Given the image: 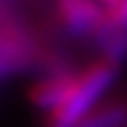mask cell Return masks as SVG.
I'll use <instances>...</instances> for the list:
<instances>
[{
  "mask_svg": "<svg viewBox=\"0 0 127 127\" xmlns=\"http://www.w3.org/2000/svg\"><path fill=\"white\" fill-rule=\"evenodd\" d=\"M18 59L20 57H8V55H0V78L10 74L12 70H16L18 66Z\"/></svg>",
  "mask_w": 127,
  "mask_h": 127,
  "instance_id": "obj_6",
  "label": "cell"
},
{
  "mask_svg": "<svg viewBox=\"0 0 127 127\" xmlns=\"http://www.w3.org/2000/svg\"><path fill=\"white\" fill-rule=\"evenodd\" d=\"M106 24L111 30H127V0H113L108 8Z\"/></svg>",
  "mask_w": 127,
  "mask_h": 127,
  "instance_id": "obj_5",
  "label": "cell"
},
{
  "mask_svg": "<svg viewBox=\"0 0 127 127\" xmlns=\"http://www.w3.org/2000/svg\"><path fill=\"white\" fill-rule=\"evenodd\" d=\"M74 72H53L45 78L37 80L30 88V102H32L35 108L39 110L53 111L61 102L64 100L66 92L70 90L72 86V80H74Z\"/></svg>",
  "mask_w": 127,
  "mask_h": 127,
  "instance_id": "obj_3",
  "label": "cell"
},
{
  "mask_svg": "<svg viewBox=\"0 0 127 127\" xmlns=\"http://www.w3.org/2000/svg\"><path fill=\"white\" fill-rule=\"evenodd\" d=\"M117 76V64L100 59L78 72L64 100L47 113V127H78Z\"/></svg>",
  "mask_w": 127,
  "mask_h": 127,
  "instance_id": "obj_1",
  "label": "cell"
},
{
  "mask_svg": "<svg viewBox=\"0 0 127 127\" xmlns=\"http://www.w3.org/2000/svg\"><path fill=\"white\" fill-rule=\"evenodd\" d=\"M98 2H100L102 6H106V10H108V8H110L111 4H113V0H98Z\"/></svg>",
  "mask_w": 127,
  "mask_h": 127,
  "instance_id": "obj_7",
  "label": "cell"
},
{
  "mask_svg": "<svg viewBox=\"0 0 127 127\" xmlns=\"http://www.w3.org/2000/svg\"><path fill=\"white\" fill-rule=\"evenodd\" d=\"M106 14V6L98 0H57L59 24L72 35H96Z\"/></svg>",
  "mask_w": 127,
  "mask_h": 127,
  "instance_id": "obj_2",
  "label": "cell"
},
{
  "mask_svg": "<svg viewBox=\"0 0 127 127\" xmlns=\"http://www.w3.org/2000/svg\"><path fill=\"white\" fill-rule=\"evenodd\" d=\"M127 119V106L121 102L98 104L78 123V127H119Z\"/></svg>",
  "mask_w": 127,
  "mask_h": 127,
  "instance_id": "obj_4",
  "label": "cell"
}]
</instances>
